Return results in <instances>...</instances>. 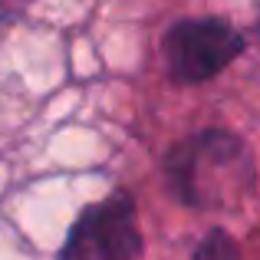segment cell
Here are the masks:
<instances>
[{"label": "cell", "mask_w": 260, "mask_h": 260, "mask_svg": "<svg viewBox=\"0 0 260 260\" xmlns=\"http://www.w3.org/2000/svg\"><path fill=\"white\" fill-rule=\"evenodd\" d=\"M191 260H241V247L234 244V237L224 231H211L201 244H198Z\"/></svg>", "instance_id": "277c9868"}, {"label": "cell", "mask_w": 260, "mask_h": 260, "mask_svg": "<svg viewBox=\"0 0 260 260\" xmlns=\"http://www.w3.org/2000/svg\"><path fill=\"white\" fill-rule=\"evenodd\" d=\"M241 53L244 37L221 17L178 20L161 40V56L175 83H204Z\"/></svg>", "instance_id": "7a4b0ae2"}, {"label": "cell", "mask_w": 260, "mask_h": 260, "mask_svg": "<svg viewBox=\"0 0 260 260\" xmlns=\"http://www.w3.org/2000/svg\"><path fill=\"white\" fill-rule=\"evenodd\" d=\"M168 184L191 208H231L250 191L247 148L228 132H201L172 148L165 161Z\"/></svg>", "instance_id": "6da1fadb"}, {"label": "cell", "mask_w": 260, "mask_h": 260, "mask_svg": "<svg viewBox=\"0 0 260 260\" xmlns=\"http://www.w3.org/2000/svg\"><path fill=\"white\" fill-rule=\"evenodd\" d=\"M139 254L142 234L135 201L125 191H112L76 217L56 260H135Z\"/></svg>", "instance_id": "3957f363"}]
</instances>
